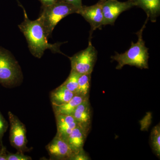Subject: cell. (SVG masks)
<instances>
[{
	"instance_id": "3957f363",
	"label": "cell",
	"mask_w": 160,
	"mask_h": 160,
	"mask_svg": "<svg viewBox=\"0 0 160 160\" xmlns=\"http://www.w3.org/2000/svg\"><path fill=\"white\" fill-rule=\"evenodd\" d=\"M78 9L62 0H58L50 6H42L38 18L44 27L47 37L51 36L53 29L60 21L69 14L77 13Z\"/></svg>"
},
{
	"instance_id": "30bf717a",
	"label": "cell",
	"mask_w": 160,
	"mask_h": 160,
	"mask_svg": "<svg viewBox=\"0 0 160 160\" xmlns=\"http://www.w3.org/2000/svg\"><path fill=\"white\" fill-rule=\"evenodd\" d=\"M89 131L79 124L68 136L66 142L73 153H77L83 149Z\"/></svg>"
},
{
	"instance_id": "5bb4252c",
	"label": "cell",
	"mask_w": 160,
	"mask_h": 160,
	"mask_svg": "<svg viewBox=\"0 0 160 160\" xmlns=\"http://www.w3.org/2000/svg\"><path fill=\"white\" fill-rule=\"evenodd\" d=\"M88 97L75 94L69 102L65 104L60 105H52L54 115H71L77 107Z\"/></svg>"
},
{
	"instance_id": "4fadbf2b",
	"label": "cell",
	"mask_w": 160,
	"mask_h": 160,
	"mask_svg": "<svg viewBox=\"0 0 160 160\" xmlns=\"http://www.w3.org/2000/svg\"><path fill=\"white\" fill-rule=\"evenodd\" d=\"M134 6L144 10L147 18L152 22H156L160 14V0H129Z\"/></svg>"
},
{
	"instance_id": "7a4b0ae2",
	"label": "cell",
	"mask_w": 160,
	"mask_h": 160,
	"mask_svg": "<svg viewBox=\"0 0 160 160\" xmlns=\"http://www.w3.org/2000/svg\"><path fill=\"white\" fill-rule=\"evenodd\" d=\"M149 20L147 18L142 28L137 32L138 40L136 43L132 42L130 48L125 52L118 53L115 52L114 55L111 57L112 59L118 63L116 67L117 69H121L126 65L135 66L141 69H149V49L145 45L142 36L143 31Z\"/></svg>"
},
{
	"instance_id": "484cf974",
	"label": "cell",
	"mask_w": 160,
	"mask_h": 160,
	"mask_svg": "<svg viewBox=\"0 0 160 160\" xmlns=\"http://www.w3.org/2000/svg\"><path fill=\"white\" fill-rule=\"evenodd\" d=\"M16 1H17V2H18L19 3V4H20V5H21V4H20V3H19V2H18V0H16Z\"/></svg>"
},
{
	"instance_id": "d6986e66",
	"label": "cell",
	"mask_w": 160,
	"mask_h": 160,
	"mask_svg": "<svg viewBox=\"0 0 160 160\" xmlns=\"http://www.w3.org/2000/svg\"><path fill=\"white\" fill-rule=\"evenodd\" d=\"M7 160H31L32 158L26 155L23 152H17L16 153H13L7 151L6 156Z\"/></svg>"
},
{
	"instance_id": "9c48e42d",
	"label": "cell",
	"mask_w": 160,
	"mask_h": 160,
	"mask_svg": "<svg viewBox=\"0 0 160 160\" xmlns=\"http://www.w3.org/2000/svg\"><path fill=\"white\" fill-rule=\"evenodd\" d=\"M46 149L51 160H69L74 154L66 141L57 134L46 146Z\"/></svg>"
},
{
	"instance_id": "44dd1931",
	"label": "cell",
	"mask_w": 160,
	"mask_h": 160,
	"mask_svg": "<svg viewBox=\"0 0 160 160\" xmlns=\"http://www.w3.org/2000/svg\"><path fill=\"white\" fill-rule=\"evenodd\" d=\"M88 155L85 152L84 149L77 152L74 153L69 160H90Z\"/></svg>"
},
{
	"instance_id": "ac0fdd59",
	"label": "cell",
	"mask_w": 160,
	"mask_h": 160,
	"mask_svg": "<svg viewBox=\"0 0 160 160\" xmlns=\"http://www.w3.org/2000/svg\"><path fill=\"white\" fill-rule=\"evenodd\" d=\"M80 74L75 72L71 70L69 77L63 83V86L75 94H76L78 87V79Z\"/></svg>"
},
{
	"instance_id": "8fae6325",
	"label": "cell",
	"mask_w": 160,
	"mask_h": 160,
	"mask_svg": "<svg viewBox=\"0 0 160 160\" xmlns=\"http://www.w3.org/2000/svg\"><path fill=\"white\" fill-rule=\"evenodd\" d=\"M56 121L57 133L59 136L66 141L72 130L79 125L72 115H55Z\"/></svg>"
},
{
	"instance_id": "7402d4cb",
	"label": "cell",
	"mask_w": 160,
	"mask_h": 160,
	"mask_svg": "<svg viewBox=\"0 0 160 160\" xmlns=\"http://www.w3.org/2000/svg\"><path fill=\"white\" fill-rule=\"evenodd\" d=\"M79 9L83 6L82 0H62Z\"/></svg>"
},
{
	"instance_id": "ba28073f",
	"label": "cell",
	"mask_w": 160,
	"mask_h": 160,
	"mask_svg": "<svg viewBox=\"0 0 160 160\" xmlns=\"http://www.w3.org/2000/svg\"><path fill=\"white\" fill-rule=\"evenodd\" d=\"M77 13L81 15L90 24L91 29L89 39L93 31L98 29H102L103 26L102 0L92 6H82L78 9Z\"/></svg>"
},
{
	"instance_id": "603a6c76",
	"label": "cell",
	"mask_w": 160,
	"mask_h": 160,
	"mask_svg": "<svg viewBox=\"0 0 160 160\" xmlns=\"http://www.w3.org/2000/svg\"><path fill=\"white\" fill-rule=\"evenodd\" d=\"M7 151L6 147L2 144L0 149V160H7Z\"/></svg>"
},
{
	"instance_id": "7c38bea8",
	"label": "cell",
	"mask_w": 160,
	"mask_h": 160,
	"mask_svg": "<svg viewBox=\"0 0 160 160\" xmlns=\"http://www.w3.org/2000/svg\"><path fill=\"white\" fill-rule=\"evenodd\" d=\"M80 126L89 130L91 123V111L89 97L79 104L71 115Z\"/></svg>"
},
{
	"instance_id": "277c9868",
	"label": "cell",
	"mask_w": 160,
	"mask_h": 160,
	"mask_svg": "<svg viewBox=\"0 0 160 160\" xmlns=\"http://www.w3.org/2000/svg\"><path fill=\"white\" fill-rule=\"evenodd\" d=\"M22 72L18 61L10 52L0 47V84L12 88L22 82Z\"/></svg>"
},
{
	"instance_id": "5b68a950",
	"label": "cell",
	"mask_w": 160,
	"mask_h": 160,
	"mask_svg": "<svg viewBox=\"0 0 160 160\" xmlns=\"http://www.w3.org/2000/svg\"><path fill=\"white\" fill-rule=\"evenodd\" d=\"M98 58V51L89 39L87 48L75 54L69 59L71 70L79 74L91 73Z\"/></svg>"
},
{
	"instance_id": "6da1fadb",
	"label": "cell",
	"mask_w": 160,
	"mask_h": 160,
	"mask_svg": "<svg viewBox=\"0 0 160 160\" xmlns=\"http://www.w3.org/2000/svg\"><path fill=\"white\" fill-rule=\"evenodd\" d=\"M24 13V21L18 26L20 30L25 36L29 51L35 57L41 58L46 49H50L53 53L64 54L60 50L63 43L50 44L45 29L38 18L34 21L29 20L26 10L22 7Z\"/></svg>"
},
{
	"instance_id": "52a82bcc",
	"label": "cell",
	"mask_w": 160,
	"mask_h": 160,
	"mask_svg": "<svg viewBox=\"0 0 160 160\" xmlns=\"http://www.w3.org/2000/svg\"><path fill=\"white\" fill-rule=\"evenodd\" d=\"M133 7L134 5L129 0L125 2H119L118 0L102 1L103 26L107 25L113 26L122 12Z\"/></svg>"
},
{
	"instance_id": "ffe728a7",
	"label": "cell",
	"mask_w": 160,
	"mask_h": 160,
	"mask_svg": "<svg viewBox=\"0 0 160 160\" xmlns=\"http://www.w3.org/2000/svg\"><path fill=\"white\" fill-rule=\"evenodd\" d=\"M9 123L3 117L0 111V143H2V138L4 134L7 131L9 127Z\"/></svg>"
},
{
	"instance_id": "9a60e30c",
	"label": "cell",
	"mask_w": 160,
	"mask_h": 160,
	"mask_svg": "<svg viewBox=\"0 0 160 160\" xmlns=\"http://www.w3.org/2000/svg\"><path fill=\"white\" fill-rule=\"evenodd\" d=\"M73 92L66 88L62 84L50 92L52 105H60L69 102L75 95Z\"/></svg>"
},
{
	"instance_id": "e0dca14e",
	"label": "cell",
	"mask_w": 160,
	"mask_h": 160,
	"mask_svg": "<svg viewBox=\"0 0 160 160\" xmlns=\"http://www.w3.org/2000/svg\"><path fill=\"white\" fill-rule=\"evenodd\" d=\"M152 148L158 157L160 156V124L153 127L150 135Z\"/></svg>"
},
{
	"instance_id": "2e32d148",
	"label": "cell",
	"mask_w": 160,
	"mask_h": 160,
	"mask_svg": "<svg viewBox=\"0 0 160 160\" xmlns=\"http://www.w3.org/2000/svg\"><path fill=\"white\" fill-rule=\"evenodd\" d=\"M91 73L80 74L78 79V87L76 94L85 97H89L91 85Z\"/></svg>"
},
{
	"instance_id": "8992f818",
	"label": "cell",
	"mask_w": 160,
	"mask_h": 160,
	"mask_svg": "<svg viewBox=\"0 0 160 160\" xmlns=\"http://www.w3.org/2000/svg\"><path fill=\"white\" fill-rule=\"evenodd\" d=\"M10 131L9 142L12 146L18 152L24 153L29 152L30 149L27 146V141L26 126L11 112H8Z\"/></svg>"
},
{
	"instance_id": "4316f807",
	"label": "cell",
	"mask_w": 160,
	"mask_h": 160,
	"mask_svg": "<svg viewBox=\"0 0 160 160\" xmlns=\"http://www.w3.org/2000/svg\"><path fill=\"white\" fill-rule=\"evenodd\" d=\"M102 1H106V0H102Z\"/></svg>"
},
{
	"instance_id": "cb8c5ba5",
	"label": "cell",
	"mask_w": 160,
	"mask_h": 160,
	"mask_svg": "<svg viewBox=\"0 0 160 160\" xmlns=\"http://www.w3.org/2000/svg\"><path fill=\"white\" fill-rule=\"evenodd\" d=\"M42 6H50L58 2V0H39Z\"/></svg>"
},
{
	"instance_id": "d4e9b609",
	"label": "cell",
	"mask_w": 160,
	"mask_h": 160,
	"mask_svg": "<svg viewBox=\"0 0 160 160\" xmlns=\"http://www.w3.org/2000/svg\"><path fill=\"white\" fill-rule=\"evenodd\" d=\"M2 144H3V143H0V149H1V146H2Z\"/></svg>"
}]
</instances>
